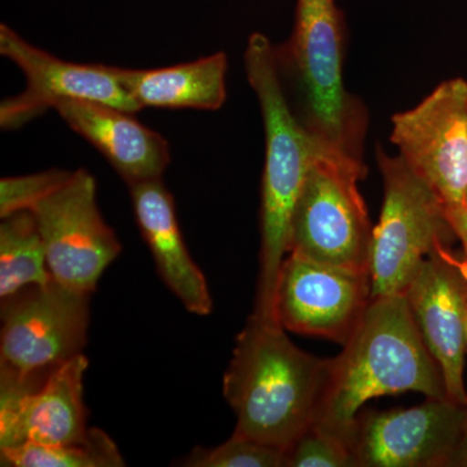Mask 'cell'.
<instances>
[{
  "mask_svg": "<svg viewBox=\"0 0 467 467\" xmlns=\"http://www.w3.org/2000/svg\"><path fill=\"white\" fill-rule=\"evenodd\" d=\"M45 243L32 211L2 218L0 223V299L52 281Z\"/></svg>",
  "mask_w": 467,
  "mask_h": 467,
  "instance_id": "18",
  "label": "cell"
},
{
  "mask_svg": "<svg viewBox=\"0 0 467 467\" xmlns=\"http://www.w3.org/2000/svg\"><path fill=\"white\" fill-rule=\"evenodd\" d=\"M284 467H358L348 445L312 425L285 451Z\"/></svg>",
  "mask_w": 467,
  "mask_h": 467,
  "instance_id": "21",
  "label": "cell"
},
{
  "mask_svg": "<svg viewBox=\"0 0 467 467\" xmlns=\"http://www.w3.org/2000/svg\"><path fill=\"white\" fill-rule=\"evenodd\" d=\"M371 299L368 273L287 254L276 281L273 316L285 331L344 346L355 334Z\"/></svg>",
  "mask_w": 467,
  "mask_h": 467,
  "instance_id": "10",
  "label": "cell"
},
{
  "mask_svg": "<svg viewBox=\"0 0 467 467\" xmlns=\"http://www.w3.org/2000/svg\"><path fill=\"white\" fill-rule=\"evenodd\" d=\"M451 232L460 239L463 250V264L467 270V209L460 211H444Z\"/></svg>",
  "mask_w": 467,
  "mask_h": 467,
  "instance_id": "23",
  "label": "cell"
},
{
  "mask_svg": "<svg viewBox=\"0 0 467 467\" xmlns=\"http://www.w3.org/2000/svg\"><path fill=\"white\" fill-rule=\"evenodd\" d=\"M450 467H467V422L459 444L451 456Z\"/></svg>",
  "mask_w": 467,
  "mask_h": 467,
  "instance_id": "24",
  "label": "cell"
},
{
  "mask_svg": "<svg viewBox=\"0 0 467 467\" xmlns=\"http://www.w3.org/2000/svg\"><path fill=\"white\" fill-rule=\"evenodd\" d=\"M90 296L52 279L2 300L0 378L36 382L43 370L81 355L88 342Z\"/></svg>",
  "mask_w": 467,
  "mask_h": 467,
  "instance_id": "7",
  "label": "cell"
},
{
  "mask_svg": "<svg viewBox=\"0 0 467 467\" xmlns=\"http://www.w3.org/2000/svg\"><path fill=\"white\" fill-rule=\"evenodd\" d=\"M466 330H467V328H466Z\"/></svg>",
  "mask_w": 467,
  "mask_h": 467,
  "instance_id": "25",
  "label": "cell"
},
{
  "mask_svg": "<svg viewBox=\"0 0 467 467\" xmlns=\"http://www.w3.org/2000/svg\"><path fill=\"white\" fill-rule=\"evenodd\" d=\"M32 213L45 243L52 278L92 294L107 267L121 254V243L101 216L97 181L90 171L77 169Z\"/></svg>",
  "mask_w": 467,
  "mask_h": 467,
  "instance_id": "9",
  "label": "cell"
},
{
  "mask_svg": "<svg viewBox=\"0 0 467 467\" xmlns=\"http://www.w3.org/2000/svg\"><path fill=\"white\" fill-rule=\"evenodd\" d=\"M333 358L315 425L350 448L365 402L408 391L447 398L441 367L427 348L405 295L373 297L355 334Z\"/></svg>",
  "mask_w": 467,
  "mask_h": 467,
  "instance_id": "2",
  "label": "cell"
},
{
  "mask_svg": "<svg viewBox=\"0 0 467 467\" xmlns=\"http://www.w3.org/2000/svg\"><path fill=\"white\" fill-rule=\"evenodd\" d=\"M244 69L259 99L265 130V165L261 187L260 276L254 315L275 319L273 303L279 270L290 251L292 212L324 140L292 112L275 46L254 33L244 52Z\"/></svg>",
  "mask_w": 467,
  "mask_h": 467,
  "instance_id": "3",
  "label": "cell"
},
{
  "mask_svg": "<svg viewBox=\"0 0 467 467\" xmlns=\"http://www.w3.org/2000/svg\"><path fill=\"white\" fill-rule=\"evenodd\" d=\"M391 140L444 211L467 209L466 79H448L414 109L393 116Z\"/></svg>",
  "mask_w": 467,
  "mask_h": 467,
  "instance_id": "8",
  "label": "cell"
},
{
  "mask_svg": "<svg viewBox=\"0 0 467 467\" xmlns=\"http://www.w3.org/2000/svg\"><path fill=\"white\" fill-rule=\"evenodd\" d=\"M467 422V405L427 399L413 408L362 411L350 451L358 467H450Z\"/></svg>",
  "mask_w": 467,
  "mask_h": 467,
  "instance_id": "12",
  "label": "cell"
},
{
  "mask_svg": "<svg viewBox=\"0 0 467 467\" xmlns=\"http://www.w3.org/2000/svg\"><path fill=\"white\" fill-rule=\"evenodd\" d=\"M427 348L441 367L447 399L467 405V270L441 243L418 267L405 291Z\"/></svg>",
  "mask_w": 467,
  "mask_h": 467,
  "instance_id": "13",
  "label": "cell"
},
{
  "mask_svg": "<svg viewBox=\"0 0 467 467\" xmlns=\"http://www.w3.org/2000/svg\"><path fill=\"white\" fill-rule=\"evenodd\" d=\"M275 52L279 67H288L303 91L309 130L362 158L367 113L344 88L343 21L335 0H296L290 41Z\"/></svg>",
  "mask_w": 467,
  "mask_h": 467,
  "instance_id": "5",
  "label": "cell"
},
{
  "mask_svg": "<svg viewBox=\"0 0 467 467\" xmlns=\"http://www.w3.org/2000/svg\"><path fill=\"white\" fill-rule=\"evenodd\" d=\"M365 171L362 158L324 140L292 212L288 254L370 275L373 227L358 190Z\"/></svg>",
  "mask_w": 467,
  "mask_h": 467,
  "instance_id": "4",
  "label": "cell"
},
{
  "mask_svg": "<svg viewBox=\"0 0 467 467\" xmlns=\"http://www.w3.org/2000/svg\"><path fill=\"white\" fill-rule=\"evenodd\" d=\"M84 353L58 365L42 383L0 378V450L26 442L60 445L90 434L84 404Z\"/></svg>",
  "mask_w": 467,
  "mask_h": 467,
  "instance_id": "14",
  "label": "cell"
},
{
  "mask_svg": "<svg viewBox=\"0 0 467 467\" xmlns=\"http://www.w3.org/2000/svg\"><path fill=\"white\" fill-rule=\"evenodd\" d=\"M54 109L99 150L128 186L160 180L171 162L167 140L134 119V113L82 99L60 101Z\"/></svg>",
  "mask_w": 467,
  "mask_h": 467,
  "instance_id": "15",
  "label": "cell"
},
{
  "mask_svg": "<svg viewBox=\"0 0 467 467\" xmlns=\"http://www.w3.org/2000/svg\"><path fill=\"white\" fill-rule=\"evenodd\" d=\"M113 70L140 109L217 110L226 101L225 52L159 69Z\"/></svg>",
  "mask_w": 467,
  "mask_h": 467,
  "instance_id": "17",
  "label": "cell"
},
{
  "mask_svg": "<svg viewBox=\"0 0 467 467\" xmlns=\"http://www.w3.org/2000/svg\"><path fill=\"white\" fill-rule=\"evenodd\" d=\"M285 451L244 436L232 438L217 447L195 448L181 465L187 467H284Z\"/></svg>",
  "mask_w": 467,
  "mask_h": 467,
  "instance_id": "20",
  "label": "cell"
},
{
  "mask_svg": "<svg viewBox=\"0 0 467 467\" xmlns=\"http://www.w3.org/2000/svg\"><path fill=\"white\" fill-rule=\"evenodd\" d=\"M331 368L333 358L297 348L275 319L252 315L223 376L234 434L287 450L317 420Z\"/></svg>",
  "mask_w": 467,
  "mask_h": 467,
  "instance_id": "1",
  "label": "cell"
},
{
  "mask_svg": "<svg viewBox=\"0 0 467 467\" xmlns=\"http://www.w3.org/2000/svg\"><path fill=\"white\" fill-rule=\"evenodd\" d=\"M0 54L17 66L26 79L24 91L0 104L3 130L21 129L63 100L98 101L131 113L140 110L112 66L61 60L30 45L5 24L0 26Z\"/></svg>",
  "mask_w": 467,
  "mask_h": 467,
  "instance_id": "11",
  "label": "cell"
},
{
  "mask_svg": "<svg viewBox=\"0 0 467 467\" xmlns=\"http://www.w3.org/2000/svg\"><path fill=\"white\" fill-rule=\"evenodd\" d=\"M2 466L12 467H119L121 451L106 432L91 429L85 441L45 445L26 442L0 450Z\"/></svg>",
  "mask_w": 467,
  "mask_h": 467,
  "instance_id": "19",
  "label": "cell"
},
{
  "mask_svg": "<svg viewBox=\"0 0 467 467\" xmlns=\"http://www.w3.org/2000/svg\"><path fill=\"white\" fill-rule=\"evenodd\" d=\"M384 198L370 250L371 297L404 295L418 267L451 232L444 207L405 160L380 147Z\"/></svg>",
  "mask_w": 467,
  "mask_h": 467,
  "instance_id": "6",
  "label": "cell"
},
{
  "mask_svg": "<svg viewBox=\"0 0 467 467\" xmlns=\"http://www.w3.org/2000/svg\"><path fill=\"white\" fill-rule=\"evenodd\" d=\"M135 221L149 245L160 276L190 313L211 315L207 279L183 241L174 199L160 180L129 184Z\"/></svg>",
  "mask_w": 467,
  "mask_h": 467,
  "instance_id": "16",
  "label": "cell"
},
{
  "mask_svg": "<svg viewBox=\"0 0 467 467\" xmlns=\"http://www.w3.org/2000/svg\"><path fill=\"white\" fill-rule=\"evenodd\" d=\"M73 171L50 169L39 173L0 180V217L32 211L39 202L60 189Z\"/></svg>",
  "mask_w": 467,
  "mask_h": 467,
  "instance_id": "22",
  "label": "cell"
}]
</instances>
